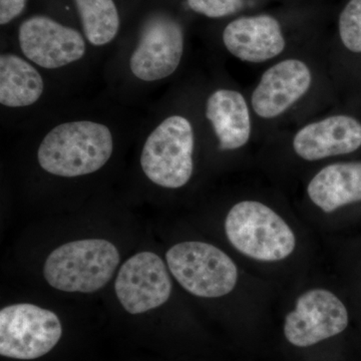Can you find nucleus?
<instances>
[{
    "label": "nucleus",
    "mask_w": 361,
    "mask_h": 361,
    "mask_svg": "<svg viewBox=\"0 0 361 361\" xmlns=\"http://www.w3.org/2000/svg\"><path fill=\"white\" fill-rule=\"evenodd\" d=\"M348 324L344 304L331 292L314 289L299 297L285 319L284 334L293 345L306 348L341 334Z\"/></svg>",
    "instance_id": "nucleus-8"
},
{
    "label": "nucleus",
    "mask_w": 361,
    "mask_h": 361,
    "mask_svg": "<svg viewBox=\"0 0 361 361\" xmlns=\"http://www.w3.org/2000/svg\"><path fill=\"white\" fill-rule=\"evenodd\" d=\"M75 4L90 44L99 47L115 39L120 18L114 0H75Z\"/></svg>",
    "instance_id": "nucleus-17"
},
{
    "label": "nucleus",
    "mask_w": 361,
    "mask_h": 361,
    "mask_svg": "<svg viewBox=\"0 0 361 361\" xmlns=\"http://www.w3.org/2000/svg\"><path fill=\"white\" fill-rule=\"evenodd\" d=\"M223 42L235 58L247 63H264L284 51L281 26L269 16H247L226 26Z\"/></svg>",
    "instance_id": "nucleus-13"
},
{
    "label": "nucleus",
    "mask_w": 361,
    "mask_h": 361,
    "mask_svg": "<svg viewBox=\"0 0 361 361\" xmlns=\"http://www.w3.org/2000/svg\"><path fill=\"white\" fill-rule=\"evenodd\" d=\"M115 288L123 307L140 314L167 302L172 282L161 258L146 251L126 261L118 271Z\"/></svg>",
    "instance_id": "nucleus-7"
},
{
    "label": "nucleus",
    "mask_w": 361,
    "mask_h": 361,
    "mask_svg": "<svg viewBox=\"0 0 361 361\" xmlns=\"http://www.w3.org/2000/svg\"><path fill=\"white\" fill-rule=\"evenodd\" d=\"M225 230L237 250L256 260H282L295 248V236L290 227L260 202L236 204L226 218Z\"/></svg>",
    "instance_id": "nucleus-3"
},
{
    "label": "nucleus",
    "mask_w": 361,
    "mask_h": 361,
    "mask_svg": "<svg viewBox=\"0 0 361 361\" xmlns=\"http://www.w3.org/2000/svg\"><path fill=\"white\" fill-rule=\"evenodd\" d=\"M187 2L195 13L211 18L231 16L243 7V0H187Z\"/></svg>",
    "instance_id": "nucleus-19"
},
{
    "label": "nucleus",
    "mask_w": 361,
    "mask_h": 361,
    "mask_svg": "<svg viewBox=\"0 0 361 361\" xmlns=\"http://www.w3.org/2000/svg\"><path fill=\"white\" fill-rule=\"evenodd\" d=\"M307 193L311 201L326 213L361 201V161L323 168L310 180Z\"/></svg>",
    "instance_id": "nucleus-15"
},
{
    "label": "nucleus",
    "mask_w": 361,
    "mask_h": 361,
    "mask_svg": "<svg viewBox=\"0 0 361 361\" xmlns=\"http://www.w3.org/2000/svg\"><path fill=\"white\" fill-rule=\"evenodd\" d=\"M206 116L212 123L220 149H237L250 139V113L245 99L236 90L213 92L207 101Z\"/></svg>",
    "instance_id": "nucleus-14"
},
{
    "label": "nucleus",
    "mask_w": 361,
    "mask_h": 361,
    "mask_svg": "<svg viewBox=\"0 0 361 361\" xmlns=\"http://www.w3.org/2000/svg\"><path fill=\"white\" fill-rule=\"evenodd\" d=\"M361 147V123L353 116H332L297 132L293 148L306 161L346 155Z\"/></svg>",
    "instance_id": "nucleus-12"
},
{
    "label": "nucleus",
    "mask_w": 361,
    "mask_h": 361,
    "mask_svg": "<svg viewBox=\"0 0 361 361\" xmlns=\"http://www.w3.org/2000/svg\"><path fill=\"white\" fill-rule=\"evenodd\" d=\"M18 39L26 58L49 70L77 61L85 54V39L78 30L47 16L25 20L20 25Z\"/></svg>",
    "instance_id": "nucleus-10"
},
{
    "label": "nucleus",
    "mask_w": 361,
    "mask_h": 361,
    "mask_svg": "<svg viewBox=\"0 0 361 361\" xmlns=\"http://www.w3.org/2000/svg\"><path fill=\"white\" fill-rule=\"evenodd\" d=\"M63 329L56 313L33 304H14L0 311V355L30 360L49 353Z\"/></svg>",
    "instance_id": "nucleus-6"
},
{
    "label": "nucleus",
    "mask_w": 361,
    "mask_h": 361,
    "mask_svg": "<svg viewBox=\"0 0 361 361\" xmlns=\"http://www.w3.org/2000/svg\"><path fill=\"white\" fill-rule=\"evenodd\" d=\"M118 263L120 254L111 242L80 240L52 251L45 261L44 274L58 290L92 293L110 281Z\"/></svg>",
    "instance_id": "nucleus-2"
},
{
    "label": "nucleus",
    "mask_w": 361,
    "mask_h": 361,
    "mask_svg": "<svg viewBox=\"0 0 361 361\" xmlns=\"http://www.w3.org/2000/svg\"><path fill=\"white\" fill-rule=\"evenodd\" d=\"M339 35L348 51L361 52V0H350L339 18Z\"/></svg>",
    "instance_id": "nucleus-18"
},
{
    "label": "nucleus",
    "mask_w": 361,
    "mask_h": 361,
    "mask_svg": "<svg viewBox=\"0 0 361 361\" xmlns=\"http://www.w3.org/2000/svg\"><path fill=\"white\" fill-rule=\"evenodd\" d=\"M312 75L299 59H285L265 71L252 94L256 115L274 118L291 108L310 89Z\"/></svg>",
    "instance_id": "nucleus-11"
},
{
    "label": "nucleus",
    "mask_w": 361,
    "mask_h": 361,
    "mask_svg": "<svg viewBox=\"0 0 361 361\" xmlns=\"http://www.w3.org/2000/svg\"><path fill=\"white\" fill-rule=\"evenodd\" d=\"M113 149V135L108 127L80 121L59 125L45 135L37 159L47 172L73 178L104 167Z\"/></svg>",
    "instance_id": "nucleus-1"
},
{
    "label": "nucleus",
    "mask_w": 361,
    "mask_h": 361,
    "mask_svg": "<svg viewBox=\"0 0 361 361\" xmlns=\"http://www.w3.org/2000/svg\"><path fill=\"white\" fill-rule=\"evenodd\" d=\"M183 51L184 35L179 23L169 16H153L142 27L139 44L130 56V70L145 82L161 80L177 70Z\"/></svg>",
    "instance_id": "nucleus-9"
},
{
    "label": "nucleus",
    "mask_w": 361,
    "mask_h": 361,
    "mask_svg": "<svg viewBox=\"0 0 361 361\" xmlns=\"http://www.w3.org/2000/svg\"><path fill=\"white\" fill-rule=\"evenodd\" d=\"M166 259L173 276L193 295L216 298L230 293L236 285V265L210 244L183 242L172 247Z\"/></svg>",
    "instance_id": "nucleus-5"
},
{
    "label": "nucleus",
    "mask_w": 361,
    "mask_h": 361,
    "mask_svg": "<svg viewBox=\"0 0 361 361\" xmlns=\"http://www.w3.org/2000/svg\"><path fill=\"white\" fill-rule=\"evenodd\" d=\"M193 151L191 123L183 116H170L147 139L141 156L142 171L159 186H185L193 174Z\"/></svg>",
    "instance_id": "nucleus-4"
},
{
    "label": "nucleus",
    "mask_w": 361,
    "mask_h": 361,
    "mask_svg": "<svg viewBox=\"0 0 361 361\" xmlns=\"http://www.w3.org/2000/svg\"><path fill=\"white\" fill-rule=\"evenodd\" d=\"M44 80L30 63L14 54L0 58V103L9 108L27 106L39 101Z\"/></svg>",
    "instance_id": "nucleus-16"
},
{
    "label": "nucleus",
    "mask_w": 361,
    "mask_h": 361,
    "mask_svg": "<svg viewBox=\"0 0 361 361\" xmlns=\"http://www.w3.org/2000/svg\"><path fill=\"white\" fill-rule=\"evenodd\" d=\"M27 0H0V23L7 25L25 9Z\"/></svg>",
    "instance_id": "nucleus-20"
}]
</instances>
